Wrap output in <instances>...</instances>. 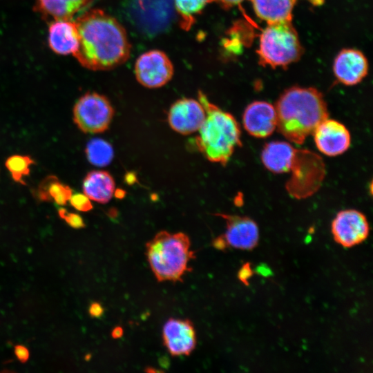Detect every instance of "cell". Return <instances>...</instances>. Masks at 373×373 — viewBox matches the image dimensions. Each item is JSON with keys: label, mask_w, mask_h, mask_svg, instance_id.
<instances>
[{"label": "cell", "mask_w": 373, "mask_h": 373, "mask_svg": "<svg viewBox=\"0 0 373 373\" xmlns=\"http://www.w3.org/2000/svg\"><path fill=\"white\" fill-rule=\"evenodd\" d=\"M205 117V110L199 101L182 98L170 107L168 122L175 131L182 135H189L199 130Z\"/></svg>", "instance_id": "10"}, {"label": "cell", "mask_w": 373, "mask_h": 373, "mask_svg": "<svg viewBox=\"0 0 373 373\" xmlns=\"http://www.w3.org/2000/svg\"><path fill=\"white\" fill-rule=\"evenodd\" d=\"M162 338L173 356L190 355L197 343L193 324L189 319L169 318L163 326Z\"/></svg>", "instance_id": "9"}, {"label": "cell", "mask_w": 373, "mask_h": 373, "mask_svg": "<svg viewBox=\"0 0 373 373\" xmlns=\"http://www.w3.org/2000/svg\"><path fill=\"white\" fill-rule=\"evenodd\" d=\"M303 48L291 21L267 23L259 39L257 54L262 66L285 67L301 57Z\"/></svg>", "instance_id": "5"}, {"label": "cell", "mask_w": 373, "mask_h": 373, "mask_svg": "<svg viewBox=\"0 0 373 373\" xmlns=\"http://www.w3.org/2000/svg\"><path fill=\"white\" fill-rule=\"evenodd\" d=\"M145 372H162V370H159L157 369H155L154 367H148L145 369Z\"/></svg>", "instance_id": "32"}, {"label": "cell", "mask_w": 373, "mask_h": 373, "mask_svg": "<svg viewBox=\"0 0 373 373\" xmlns=\"http://www.w3.org/2000/svg\"><path fill=\"white\" fill-rule=\"evenodd\" d=\"M123 333V328L120 326H117L113 329L111 332V336L115 339H117L122 336Z\"/></svg>", "instance_id": "31"}, {"label": "cell", "mask_w": 373, "mask_h": 373, "mask_svg": "<svg viewBox=\"0 0 373 373\" xmlns=\"http://www.w3.org/2000/svg\"><path fill=\"white\" fill-rule=\"evenodd\" d=\"M213 0H174L175 10L180 19V26L189 30L195 21V16Z\"/></svg>", "instance_id": "22"}, {"label": "cell", "mask_w": 373, "mask_h": 373, "mask_svg": "<svg viewBox=\"0 0 373 373\" xmlns=\"http://www.w3.org/2000/svg\"><path fill=\"white\" fill-rule=\"evenodd\" d=\"M86 155L90 164L105 166L111 162L114 152L110 143L100 138H95L88 142Z\"/></svg>", "instance_id": "21"}, {"label": "cell", "mask_w": 373, "mask_h": 373, "mask_svg": "<svg viewBox=\"0 0 373 373\" xmlns=\"http://www.w3.org/2000/svg\"><path fill=\"white\" fill-rule=\"evenodd\" d=\"M296 153L289 142L274 141L266 144L262 151L264 166L274 173L289 172Z\"/></svg>", "instance_id": "17"}, {"label": "cell", "mask_w": 373, "mask_h": 373, "mask_svg": "<svg viewBox=\"0 0 373 373\" xmlns=\"http://www.w3.org/2000/svg\"><path fill=\"white\" fill-rule=\"evenodd\" d=\"M317 149L327 156H336L345 152L350 146L347 128L341 122L330 119L323 120L313 133Z\"/></svg>", "instance_id": "11"}, {"label": "cell", "mask_w": 373, "mask_h": 373, "mask_svg": "<svg viewBox=\"0 0 373 373\" xmlns=\"http://www.w3.org/2000/svg\"><path fill=\"white\" fill-rule=\"evenodd\" d=\"M15 354L21 363H26L30 356L29 350L22 345H17L15 347Z\"/></svg>", "instance_id": "27"}, {"label": "cell", "mask_w": 373, "mask_h": 373, "mask_svg": "<svg viewBox=\"0 0 373 373\" xmlns=\"http://www.w3.org/2000/svg\"><path fill=\"white\" fill-rule=\"evenodd\" d=\"M277 128L291 142L301 144L328 118L327 104L317 89L294 86L286 90L275 106Z\"/></svg>", "instance_id": "2"}, {"label": "cell", "mask_w": 373, "mask_h": 373, "mask_svg": "<svg viewBox=\"0 0 373 373\" xmlns=\"http://www.w3.org/2000/svg\"><path fill=\"white\" fill-rule=\"evenodd\" d=\"M147 260L160 282L182 281L190 271L189 262L195 258L190 239L184 233L161 231L146 245Z\"/></svg>", "instance_id": "4"}, {"label": "cell", "mask_w": 373, "mask_h": 373, "mask_svg": "<svg viewBox=\"0 0 373 373\" xmlns=\"http://www.w3.org/2000/svg\"><path fill=\"white\" fill-rule=\"evenodd\" d=\"M336 78L343 84L354 86L367 75L368 63L365 56L356 49H343L337 55L333 66Z\"/></svg>", "instance_id": "14"}, {"label": "cell", "mask_w": 373, "mask_h": 373, "mask_svg": "<svg viewBox=\"0 0 373 373\" xmlns=\"http://www.w3.org/2000/svg\"><path fill=\"white\" fill-rule=\"evenodd\" d=\"M256 15L267 23L292 21L297 0H250Z\"/></svg>", "instance_id": "19"}, {"label": "cell", "mask_w": 373, "mask_h": 373, "mask_svg": "<svg viewBox=\"0 0 373 373\" xmlns=\"http://www.w3.org/2000/svg\"><path fill=\"white\" fill-rule=\"evenodd\" d=\"M34 163L28 155H15L6 160V166L15 181L25 184L23 178L30 173V166Z\"/></svg>", "instance_id": "23"}, {"label": "cell", "mask_w": 373, "mask_h": 373, "mask_svg": "<svg viewBox=\"0 0 373 373\" xmlns=\"http://www.w3.org/2000/svg\"><path fill=\"white\" fill-rule=\"evenodd\" d=\"M173 66L169 57L159 50H151L142 54L135 64L137 82L149 88L164 86L173 75Z\"/></svg>", "instance_id": "7"}, {"label": "cell", "mask_w": 373, "mask_h": 373, "mask_svg": "<svg viewBox=\"0 0 373 373\" xmlns=\"http://www.w3.org/2000/svg\"><path fill=\"white\" fill-rule=\"evenodd\" d=\"M48 42L50 48L61 55H73L79 46V33L75 21L57 20L50 22Z\"/></svg>", "instance_id": "15"}, {"label": "cell", "mask_w": 373, "mask_h": 373, "mask_svg": "<svg viewBox=\"0 0 373 373\" xmlns=\"http://www.w3.org/2000/svg\"><path fill=\"white\" fill-rule=\"evenodd\" d=\"M88 314L93 318H100L104 314V308L97 302H93L88 308Z\"/></svg>", "instance_id": "28"}, {"label": "cell", "mask_w": 373, "mask_h": 373, "mask_svg": "<svg viewBox=\"0 0 373 373\" xmlns=\"http://www.w3.org/2000/svg\"><path fill=\"white\" fill-rule=\"evenodd\" d=\"M114 115L109 100L97 93H87L76 102L73 119L78 128L86 133H99L107 130Z\"/></svg>", "instance_id": "6"}, {"label": "cell", "mask_w": 373, "mask_h": 373, "mask_svg": "<svg viewBox=\"0 0 373 373\" xmlns=\"http://www.w3.org/2000/svg\"><path fill=\"white\" fill-rule=\"evenodd\" d=\"M59 216L65 220L67 224L74 229L85 227V223L82 218L77 213H70L64 208L58 209Z\"/></svg>", "instance_id": "24"}, {"label": "cell", "mask_w": 373, "mask_h": 373, "mask_svg": "<svg viewBox=\"0 0 373 373\" xmlns=\"http://www.w3.org/2000/svg\"><path fill=\"white\" fill-rule=\"evenodd\" d=\"M93 0H35V10L43 19L51 22L72 20L88 8Z\"/></svg>", "instance_id": "16"}, {"label": "cell", "mask_w": 373, "mask_h": 373, "mask_svg": "<svg viewBox=\"0 0 373 373\" xmlns=\"http://www.w3.org/2000/svg\"><path fill=\"white\" fill-rule=\"evenodd\" d=\"M84 193L90 199L99 203L108 202L115 190V181L105 171H92L83 181Z\"/></svg>", "instance_id": "18"}, {"label": "cell", "mask_w": 373, "mask_h": 373, "mask_svg": "<svg viewBox=\"0 0 373 373\" xmlns=\"http://www.w3.org/2000/svg\"><path fill=\"white\" fill-rule=\"evenodd\" d=\"M252 271L249 263L244 264L240 269L238 276L240 280H241L245 285H248V279L251 276Z\"/></svg>", "instance_id": "26"}, {"label": "cell", "mask_w": 373, "mask_h": 373, "mask_svg": "<svg viewBox=\"0 0 373 373\" xmlns=\"http://www.w3.org/2000/svg\"><path fill=\"white\" fill-rule=\"evenodd\" d=\"M74 21L79 46L73 56L80 65L91 70H108L127 61L131 46L125 28L115 18L94 8Z\"/></svg>", "instance_id": "1"}, {"label": "cell", "mask_w": 373, "mask_h": 373, "mask_svg": "<svg viewBox=\"0 0 373 373\" xmlns=\"http://www.w3.org/2000/svg\"><path fill=\"white\" fill-rule=\"evenodd\" d=\"M331 229L334 240L346 248L363 242L370 231L366 217L355 209L338 212L332 222Z\"/></svg>", "instance_id": "8"}, {"label": "cell", "mask_w": 373, "mask_h": 373, "mask_svg": "<svg viewBox=\"0 0 373 373\" xmlns=\"http://www.w3.org/2000/svg\"><path fill=\"white\" fill-rule=\"evenodd\" d=\"M73 194L69 186L61 183L55 175L44 179L37 189V197L44 202H54L58 205H65Z\"/></svg>", "instance_id": "20"}, {"label": "cell", "mask_w": 373, "mask_h": 373, "mask_svg": "<svg viewBox=\"0 0 373 373\" xmlns=\"http://www.w3.org/2000/svg\"><path fill=\"white\" fill-rule=\"evenodd\" d=\"M242 122L245 129L251 135L259 138L267 137L277 128L276 108L265 101L254 102L245 108Z\"/></svg>", "instance_id": "13"}, {"label": "cell", "mask_w": 373, "mask_h": 373, "mask_svg": "<svg viewBox=\"0 0 373 373\" xmlns=\"http://www.w3.org/2000/svg\"><path fill=\"white\" fill-rule=\"evenodd\" d=\"M244 1L245 0H213V1L218 3L224 8H232L236 5L240 4Z\"/></svg>", "instance_id": "29"}, {"label": "cell", "mask_w": 373, "mask_h": 373, "mask_svg": "<svg viewBox=\"0 0 373 373\" xmlns=\"http://www.w3.org/2000/svg\"><path fill=\"white\" fill-rule=\"evenodd\" d=\"M226 221V231L223 236L228 246L242 250L254 249L259 240L257 224L246 216L216 213Z\"/></svg>", "instance_id": "12"}, {"label": "cell", "mask_w": 373, "mask_h": 373, "mask_svg": "<svg viewBox=\"0 0 373 373\" xmlns=\"http://www.w3.org/2000/svg\"><path fill=\"white\" fill-rule=\"evenodd\" d=\"M213 246L219 250H224L228 247L222 235L213 240Z\"/></svg>", "instance_id": "30"}, {"label": "cell", "mask_w": 373, "mask_h": 373, "mask_svg": "<svg viewBox=\"0 0 373 373\" xmlns=\"http://www.w3.org/2000/svg\"><path fill=\"white\" fill-rule=\"evenodd\" d=\"M198 101L206 117L195 137L198 150L210 162L224 166L240 144V129L235 117L209 101L202 91Z\"/></svg>", "instance_id": "3"}, {"label": "cell", "mask_w": 373, "mask_h": 373, "mask_svg": "<svg viewBox=\"0 0 373 373\" xmlns=\"http://www.w3.org/2000/svg\"><path fill=\"white\" fill-rule=\"evenodd\" d=\"M70 204L79 211H88L93 209V205L90 199L82 193L72 194L70 198Z\"/></svg>", "instance_id": "25"}]
</instances>
